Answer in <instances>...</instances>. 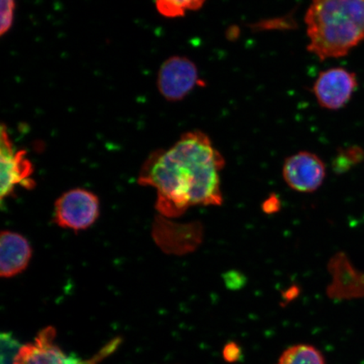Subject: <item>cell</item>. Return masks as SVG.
Masks as SVG:
<instances>
[{
	"label": "cell",
	"instance_id": "1",
	"mask_svg": "<svg viewBox=\"0 0 364 364\" xmlns=\"http://www.w3.org/2000/svg\"><path fill=\"white\" fill-rule=\"evenodd\" d=\"M225 158L201 131L188 132L169 149L159 150L144 164L139 183L156 189L163 216L179 217L193 206H220V173Z\"/></svg>",
	"mask_w": 364,
	"mask_h": 364
},
{
	"label": "cell",
	"instance_id": "2",
	"mask_svg": "<svg viewBox=\"0 0 364 364\" xmlns=\"http://www.w3.org/2000/svg\"><path fill=\"white\" fill-rule=\"evenodd\" d=\"M307 48L321 60L347 55L364 41V0H311Z\"/></svg>",
	"mask_w": 364,
	"mask_h": 364
},
{
	"label": "cell",
	"instance_id": "3",
	"mask_svg": "<svg viewBox=\"0 0 364 364\" xmlns=\"http://www.w3.org/2000/svg\"><path fill=\"white\" fill-rule=\"evenodd\" d=\"M120 341L114 339L94 357L84 359L66 354L56 343V330L48 326L33 341L21 346L13 364H100L115 351Z\"/></svg>",
	"mask_w": 364,
	"mask_h": 364
},
{
	"label": "cell",
	"instance_id": "4",
	"mask_svg": "<svg viewBox=\"0 0 364 364\" xmlns=\"http://www.w3.org/2000/svg\"><path fill=\"white\" fill-rule=\"evenodd\" d=\"M99 215L97 196L83 188L68 191L54 204V223L63 229L75 231L88 229Z\"/></svg>",
	"mask_w": 364,
	"mask_h": 364
},
{
	"label": "cell",
	"instance_id": "5",
	"mask_svg": "<svg viewBox=\"0 0 364 364\" xmlns=\"http://www.w3.org/2000/svg\"><path fill=\"white\" fill-rule=\"evenodd\" d=\"M0 198L1 200L10 197L18 186L26 189H33L35 181L31 178L34 169L33 164L26 158L24 150L16 151L4 126L0 136Z\"/></svg>",
	"mask_w": 364,
	"mask_h": 364
},
{
	"label": "cell",
	"instance_id": "6",
	"mask_svg": "<svg viewBox=\"0 0 364 364\" xmlns=\"http://www.w3.org/2000/svg\"><path fill=\"white\" fill-rule=\"evenodd\" d=\"M324 162L316 154L300 151L285 159L284 179L296 192L311 193L321 188L326 178Z\"/></svg>",
	"mask_w": 364,
	"mask_h": 364
},
{
	"label": "cell",
	"instance_id": "7",
	"mask_svg": "<svg viewBox=\"0 0 364 364\" xmlns=\"http://www.w3.org/2000/svg\"><path fill=\"white\" fill-rule=\"evenodd\" d=\"M357 86L354 73L343 68H332L320 73L313 91L321 107L338 110L350 101Z\"/></svg>",
	"mask_w": 364,
	"mask_h": 364
},
{
	"label": "cell",
	"instance_id": "8",
	"mask_svg": "<svg viewBox=\"0 0 364 364\" xmlns=\"http://www.w3.org/2000/svg\"><path fill=\"white\" fill-rule=\"evenodd\" d=\"M199 82L198 70L185 57H172L163 63L158 75V87L168 101L184 99Z\"/></svg>",
	"mask_w": 364,
	"mask_h": 364
},
{
	"label": "cell",
	"instance_id": "9",
	"mask_svg": "<svg viewBox=\"0 0 364 364\" xmlns=\"http://www.w3.org/2000/svg\"><path fill=\"white\" fill-rule=\"evenodd\" d=\"M33 254L29 241L10 230L0 235V276L15 277L26 270Z\"/></svg>",
	"mask_w": 364,
	"mask_h": 364
},
{
	"label": "cell",
	"instance_id": "10",
	"mask_svg": "<svg viewBox=\"0 0 364 364\" xmlns=\"http://www.w3.org/2000/svg\"><path fill=\"white\" fill-rule=\"evenodd\" d=\"M335 281L328 289L331 297L336 299L357 298L364 295V276L359 274L344 259V271L338 258L331 262Z\"/></svg>",
	"mask_w": 364,
	"mask_h": 364
},
{
	"label": "cell",
	"instance_id": "11",
	"mask_svg": "<svg viewBox=\"0 0 364 364\" xmlns=\"http://www.w3.org/2000/svg\"><path fill=\"white\" fill-rule=\"evenodd\" d=\"M277 364H326L325 358L311 345L298 344L286 349Z\"/></svg>",
	"mask_w": 364,
	"mask_h": 364
},
{
	"label": "cell",
	"instance_id": "12",
	"mask_svg": "<svg viewBox=\"0 0 364 364\" xmlns=\"http://www.w3.org/2000/svg\"><path fill=\"white\" fill-rule=\"evenodd\" d=\"M206 0H156V7L161 15L175 18L186 12L198 11Z\"/></svg>",
	"mask_w": 364,
	"mask_h": 364
},
{
	"label": "cell",
	"instance_id": "13",
	"mask_svg": "<svg viewBox=\"0 0 364 364\" xmlns=\"http://www.w3.org/2000/svg\"><path fill=\"white\" fill-rule=\"evenodd\" d=\"M363 152L359 148H349L339 154L334 163V170L338 173L348 171L353 166L362 161Z\"/></svg>",
	"mask_w": 364,
	"mask_h": 364
},
{
	"label": "cell",
	"instance_id": "14",
	"mask_svg": "<svg viewBox=\"0 0 364 364\" xmlns=\"http://www.w3.org/2000/svg\"><path fill=\"white\" fill-rule=\"evenodd\" d=\"M16 0H0V33L4 35L11 28Z\"/></svg>",
	"mask_w": 364,
	"mask_h": 364
},
{
	"label": "cell",
	"instance_id": "15",
	"mask_svg": "<svg viewBox=\"0 0 364 364\" xmlns=\"http://www.w3.org/2000/svg\"><path fill=\"white\" fill-rule=\"evenodd\" d=\"M223 354H224L226 361L233 363L238 360L240 356V349L235 343H229L225 346Z\"/></svg>",
	"mask_w": 364,
	"mask_h": 364
},
{
	"label": "cell",
	"instance_id": "16",
	"mask_svg": "<svg viewBox=\"0 0 364 364\" xmlns=\"http://www.w3.org/2000/svg\"><path fill=\"white\" fill-rule=\"evenodd\" d=\"M281 206L280 201L276 196H272L269 198L263 203V211L267 213H274L279 210Z\"/></svg>",
	"mask_w": 364,
	"mask_h": 364
}]
</instances>
